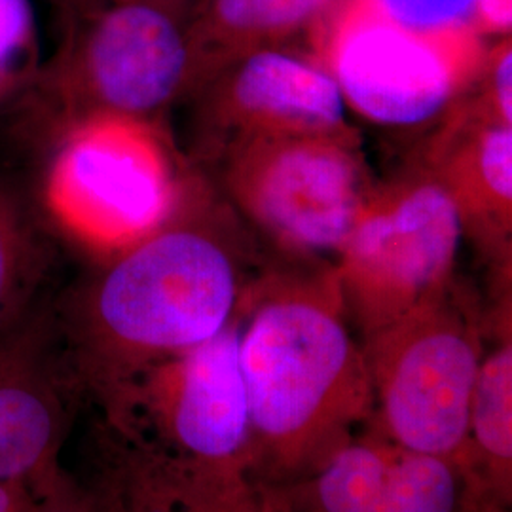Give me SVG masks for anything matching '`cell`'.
Wrapping results in <instances>:
<instances>
[{
    "instance_id": "cell-23",
    "label": "cell",
    "mask_w": 512,
    "mask_h": 512,
    "mask_svg": "<svg viewBox=\"0 0 512 512\" xmlns=\"http://www.w3.org/2000/svg\"><path fill=\"white\" fill-rule=\"evenodd\" d=\"M110 0H54L55 14H57V27L59 31L71 27L93 12L107 6Z\"/></svg>"
},
{
    "instance_id": "cell-15",
    "label": "cell",
    "mask_w": 512,
    "mask_h": 512,
    "mask_svg": "<svg viewBox=\"0 0 512 512\" xmlns=\"http://www.w3.org/2000/svg\"><path fill=\"white\" fill-rule=\"evenodd\" d=\"M495 346L484 351L469 406L461 471L467 512H509L512 495L511 321L490 323Z\"/></svg>"
},
{
    "instance_id": "cell-9",
    "label": "cell",
    "mask_w": 512,
    "mask_h": 512,
    "mask_svg": "<svg viewBox=\"0 0 512 512\" xmlns=\"http://www.w3.org/2000/svg\"><path fill=\"white\" fill-rule=\"evenodd\" d=\"M241 310V306H239ZM241 311L207 342L135 376L103 410L137 458L249 471Z\"/></svg>"
},
{
    "instance_id": "cell-12",
    "label": "cell",
    "mask_w": 512,
    "mask_h": 512,
    "mask_svg": "<svg viewBox=\"0 0 512 512\" xmlns=\"http://www.w3.org/2000/svg\"><path fill=\"white\" fill-rule=\"evenodd\" d=\"M274 488L294 512H467L458 463L408 452L372 431L310 476Z\"/></svg>"
},
{
    "instance_id": "cell-3",
    "label": "cell",
    "mask_w": 512,
    "mask_h": 512,
    "mask_svg": "<svg viewBox=\"0 0 512 512\" xmlns=\"http://www.w3.org/2000/svg\"><path fill=\"white\" fill-rule=\"evenodd\" d=\"M27 188L57 245L90 264L122 253L169 219L196 173L165 120L93 116L37 145Z\"/></svg>"
},
{
    "instance_id": "cell-20",
    "label": "cell",
    "mask_w": 512,
    "mask_h": 512,
    "mask_svg": "<svg viewBox=\"0 0 512 512\" xmlns=\"http://www.w3.org/2000/svg\"><path fill=\"white\" fill-rule=\"evenodd\" d=\"M31 512H147L133 499L128 503L120 495L92 490L76 482L65 471L35 494Z\"/></svg>"
},
{
    "instance_id": "cell-5",
    "label": "cell",
    "mask_w": 512,
    "mask_h": 512,
    "mask_svg": "<svg viewBox=\"0 0 512 512\" xmlns=\"http://www.w3.org/2000/svg\"><path fill=\"white\" fill-rule=\"evenodd\" d=\"M484 340L486 317L458 277L366 336L370 431L408 452L461 465Z\"/></svg>"
},
{
    "instance_id": "cell-16",
    "label": "cell",
    "mask_w": 512,
    "mask_h": 512,
    "mask_svg": "<svg viewBox=\"0 0 512 512\" xmlns=\"http://www.w3.org/2000/svg\"><path fill=\"white\" fill-rule=\"evenodd\" d=\"M57 253L29 190L0 175V334L54 294Z\"/></svg>"
},
{
    "instance_id": "cell-19",
    "label": "cell",
    "mask_w": 512,
    "mask_h": 512,
    "mask_svg": "<svg viewBox=\"0 0 512 512\" xmlns=\"http://www.w3.org/2000/svg\"><path fill=\"white\" fill-rule=\"evenodd\" d=\"M382 16L425 37L480 35L478 0H368Z\"/></svg>"
},
{
    "instance_id": "cell-22",
    "label": "cell",
    "mask_w": 512,
    "mask_h": 512,
    "mask_svg": "<svg viewBox=\"0 0 512 512\" xmlns=\"http://www.w3.org/2000/svg\"><path fill=\"white\" fill-rule=\"evenodd\" d=\"M480 29L486 35H511L512 0H478Z\"/></svg>"
},
{
    "instance_id": "cell-25",
    "label": "cell",
    "mask_w": 512,
    "mask_h": 512,
    "mask_svg": "<svg viewBox=\"0 0 512 512\" xmlns=\"http://www.w3.org/2000/svg\"><path fill=\"white\" fill-rule=\"evenodd\" d=\"M114 2H143L156 6L160 10H165L177 18L188 19V16L194 12V8L202 2V0H114Z\"/></svg>"
},
{
    "instance_id": "cell-13",
    "label": "cell",
    "mask_w": 512,
    "mask_h": 512,
    "mask_svg": "<svg viewBox=\"0 0 512 512\" xmlns=\"http://www.w3.org/2000/svg\"><path fill=\"white\" fill-rule=\"evenodd\" d=\"M418 165L448 192L467 232L511 268L512 126L465 93L439 120Z\"/></svg>"
},
{
    "instance_id": "cell-18",
    "label": "cell",
    "mask_w": 512,
    "mask_h": 512,
    "mask_svg": "<svg viewBox=\"0 0 512 512\" xmlns=\"http://www.w3.org/2000/svg\"><path fill=\"white\" fill-rule=\"evenodd\" d=\"M42 61L31 0H0V114L18 105Z\"/></svg>"
},
{
    "instance_id": "cell-17",
    "label": "cell",
    "mask_w": 512,
    "mask_h": 512,
    "mask_svg": "<svg viewBox=\"0 0 512 512\" xmlns=\"http://www.w3.org/2000/svg\"><path fill=\"white\" fill-rule=\"evenodd\" d=\"M139 494L181 512H294L274 486L238 467H192L133 459Z\"/></svg>"
},
{
    "instance_id": "cell-10",
    "label": "cell",
    "mask_w": 512,
    "mask_h": 512,
    "mask_svg": "<svg viewBox=\"0 0 512 512\" xmlns=\"http://www.w3.org/2000/svg\"><path fill=\"white\" fill-rule=\"evenodd\" d=\"M194 105V160L209 165L239 143L346 133V103L329 71L287 48L245 55L203 82L186 99Z\"/></svg>"
},
{
    "instance_id": "cell-7",
    "label": "cell",
    "mask_w": 512,
    "mask_h": 512,
    "mask_svg": "<svg viewBox=\"0 0 512 512\" xmlns=\"http://www.w3.org/2000/svg\"><path fill=\"white\" fill-rule=\"evenodd\" d=\"M313 57L344 103L385 128L439 122L475 84L480 35L425 37L382 16L368 0H338L311 31Z\"/></svg>"
},
{
    "instance_id": "cell-2",
    "label": "cell",
    "mask_w": 512,
    "mask_h": 512,
    "mask_svg": "<svg viewBox=\"0 0 512 512\" xmlns=\"http://www.w3.org/2000/svg\"><path fill=\"white\" fill-rule=\"evenodd\" d=\"M264 268L241 300L239 361L249 410V475L294 484L368 423L374 393L329 264Z\"/></svg>"
},
{
    "instance_id": "cell-11",
    "label": "cell",
    "mask_w": 512,
    "mask_h": 512,
    "mask_svg": "<svg viewBox=\"0 0 512 512\" xmlns=\"http://www.w3.org/2000/svg\"><path fill=\"white\" fill-rule=\"evenodd\" d=\"M82 399L50 294L0 334V482L37 494L63 473L61 450Z\"/></svg>"
},
{
    "instance_id": "cell-4",
    "label": "cell",
    "mask_w": 512,
    "mask_h": 512,
    "mask_svg": "<svg viewBox=\"0 0 512 512\" xmlns=\"http://www.w3.org/2000/svg\"><path fill=\"white\" fill-rule=\"evenodd\" d=\"M194 84L186 21L143 2H114L59 31L33 86L8 110L27 148L93 116L165 120Z\"/></svg>"
},
{
    "instance_id": "cell-14",
    "label": "cell",
    "mask_w": 512,
    "mask_h": 512,
    "mask_svg": "<svg viewBox=\"0 0 512 512\" xmlns=\"http://www.w3.org/2000/svg\"><path fill=\"white\" fill-rule=\"evenodd\" d=\"M338 0H202L186 19L192 92L224 67L308 35ZM190 92V95H192ZM188 95V97H190Z\"/></svg>"
},
{
    "instance_id": "cell-21",
    "label": "cell",
    "mask_w": 512,
    "mask_h": 512,
    "mask_svg": "<svg viewBox=\"0 0 512 512\" xmlns=\"http://www.w3.org/2000/svg\"><path fill=\"white\" fill-rule=\"evenodd\" d=\"M511 84L512 40L511 35H505L492 48H486L482 67L469 95L497 120L512 126Z\"/></svg>"
},
{
    "instance_id": "cell-6",
    "label": "cell",
    "mask_w": 512,
    "mask_h": 512,
    "mask_svg": "<svg viewBox=\"0 0 512 512\" xmlns=\"http://www.w3.org/2000/svg\"><path fill=\"white\" fill-rule=\"evenodd\" d=\"M213 164L217 190L241 222L304 264L338 258L374 186L353 129L247 141Z\"/></svg>"
},
{
    "instance_id": "cell-8",
    "label": "cell",
    "mask_w": 512,
    "mask_h": 512,
    "mask_svg": "<svg viewBox=\"0 0 512 512\" xmlns=\"http://www.w3.org/2000/svg\"><path fill=\"white\" fill-rule=\"evenodd\" d=\"M461 236L452 198L420 165L372 186L332 266L349 323L363 340L456 277Z\"/></svg>"
},
{
    "instance_id": "cell-1",
    "label": "cell",
    "mask_w": 512,
    "mask_h": 512,
    "mask_svg": "<svg viewBox=\"0 0 512 512\" xmlns=\"http://www.w3.org/2000/svg\"><path fill=\"white\" fill-rule=\"evenodd\" d=\"M247 226L196 169L177 211L135 245L90 264L54 313L84 399L101 408L145 372L219 334L256 277Z\"/></svg>"
},
{
    "instance_id": "cell-24",
    "label": "cell",
    "mask_w": 512,
    "mask_h": 512,
    "mask_svg": "<svg viewBox=\"0 0 512 512\" xmlns=\"http://www.w3.org/2000/svg\"><path fill=\"white\" fill-rule=\"evenodd\" d=\"M35 494L19 484L0 482V512H31Z\"/></svg>"
}]
</instances>
